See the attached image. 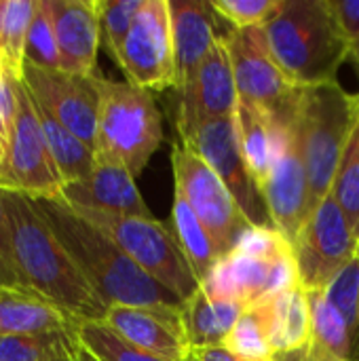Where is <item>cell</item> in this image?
<instances>
[{
	"instance_id": "1",
	"label": "cell",
	"mask_w": 359,
	"mask_h": 361,
	"mask_svg": "<svg viewBox=\"0 0 359 361\" xmlns=\"http://www.w3.org/2000/svg\"><path fill=\"white\" fill-rule=\"evenodd\" d=\"M32 201L108 309L154 307L182 311L186 300L144 273L108 235L85 220L61 197Z\"/></svg>"
},
{
	"instance_id": "2",
	"label": "cell",
	"mask_w": 359,
	"mask_h": 361,
	"mask_svg": "<svg viewBox=\"0 0 359 361\" xmlns=\"http://www.w3.org/2000/svg\"><path fill=\"white\" fill-rule=\"evenodd\" d=\"M13 226L15 260L25 288L76 322H104L108 307L83 277L32 197L2 188Z\"/></svg>"
},
{
	"instance_id": "3",
	"label": "cell",
	"mask_w": 359,
	"mask_h": 361,
	"mask_svg": "<svg viewBox=\"0 0 359 361\" xmlns=\"http://www.w3.org/2000/svg\"><path fill=\"white\" fill-rule=\"evenodd\" d=\"M271 51L296 87L336 82L351 44L339 27L328 0H286L264 25Z\"/></svg>"
},
{
	"instance_id": "4",
	"label": "cell",
	"mask_w": 359,
	"mask_h": 361,
	"mask_svg": "<svg viewBox=\"0 0 359 361\" xmlns=\"http://www.w3.org/2000/svg\"><path fill=\"white\" fill-rule=\"evenodd\" d=\"M296 286H300V277L294 245L271 226H252L201 283L209 298L235 300L245 309H254Z\"/></svg>"
},
{
	"instance_id": "5",
	"label": "cell",
	"mask_w": 359,
	"mask_h": 361,
	"mask_svg": "<svg viewBox=\"0 0 359 361\" xmlns=\"http://www.w3.org/2000/svg\"><path fill=\"white\" fill-rule=\"evenodd\" d=\"M358 112L359 95L347 93L339 82L300 87L296 91L294 114L309 176L311 209H315L332 190Z\"/></svg>"
},
{
	"instance_id": "6",
	"label": "cell",
	"mask_w": 359,
	"mask_h": 361,
	"mask_svg": "<svg viewBox=\"0 0 359 361\" xmlns=\"http://www.w3.org/2000/svg\"><path fill=\"white\" fill-rule=\"evenodd\" d=\"M99 118L95 152L127 167L138 178L163 142V116L150 91L99 74Z\"/></svg>"
},
{
	"instance_id": "7",
	"label": "cell",
	"mask_w": 359,
	"mask_h": 361,
	"mask_svg": "<svg viewBox=\"0 0 359 361\" xmlns=\"http://www.w3.org/2000/svg\"><path fill=\"white\" fill-rule=\"evenodd\" d=\"M76 212L108 235L144 273L178 294L182 300H188L201 288L176 239V233L157 218L118 216L95 209Z\"/></svg>"
},
{
	"instance_id": "8",
	"label": "cell",
	"mask_w": 359,
	"mask_h": 361,
	"mask_svg": "<svg viewBox=\"0 0 359 361\" xmlns=\"http://www.w3.org/2000/svg\"><path fill=\"white\" fill-rule=\"evenodd\" d=\"M171 169L176 190L184 195L201 224L207 228L220 258L231 254L241 237L254 226L237 205L233 192L216 171L182 142L171 148Z\"/></svg>"
},
{
	"instance_id": "9",
	"label": "cell",
	"mask_w": 359,
	"mask_h": 361,
	"mask_svg": "<svg viewBox=\"0 0 359 361\" xmlns=\"http://www.w3.org/2000/svg\"><path fill=\"white\" fill-rule=\"evenodd\" d=\"M224 44L231 57L239 102L271 116H284L296 97V87L277 63L264 27H229Z\"/></svg>"
},
{
	"instance_id": "10",
	"label": "cell",
	"mask_w": 359,
	"mask_h": 361,
	"mask_svg": "<svg viewBox=\"0 0 359 361\" xmlns=\"http://www.w3.org/2000/svg\"><path fill=\"white\" fill-rule=\"evenodd\" d=\"M292 245L307 292L326 290L359 254V237L332 195L313 209Z\"/></svg>"
},
{
	"instance_id": "11",
	"label": "cell",
	"mask_w": 359,
	"mask_h": 361,
	"mask_svg": "<svg viewBox=\"0 0 359 361\" xmlns=\"http://www.w3.org/2000/svg\"><path fill=\"white\" fill-rule=\"evenodd\" d=\"M178 133H180V142L188 150H193L199 159H203L216 171V176L226 184L237 205L241 207V212L254 226L275 228L269 218L264 199L260 190L256 188L252 173L248 169V163L241 150L237 114L218 118L199 127L178 129Z\"/></svg>"
},
{
	"instance_id": "12",
	"label": "cell",
	"mask_w": 359,
	"mask_h": 361,
	"mask_svg": "<svg viewBox=\"0 0 359 361\" xmlns=\"http://www.w3.org/2000/svg\"><path fill=\"white\" fill-rule=\"evenodd\" d=\"M127 82L146 91L176 89L169 0H144L116 59Z\"/></svg>"
},
{
	"instance_id": "13",
	"label": "cell",
	"mask_w": 359,
	"mask_h": 361,
	"mask_svg": "<svg viewBox=\"0 0 359 361\" xmlns=\"http://www.w3.org/2000/svg\"><path fill=\"white\" fill-rule=\"evenodd\" d=\"M99 74L78 76L61 70H49L23 63L21 82L30 95L49 110L68 131L95 150L97 118H99Z\"/></svg>"
},
{
	"instance_id": "14",
	"label": "cell",
	"mask_w": 359,
	"mask_h": 361,
	"mask_svg": "<svg viewBox=\"0 0 359 361\" xmlns=\"http://www.w3.org/2000/svg\"><path fill=\"white\" fill-rule=\"evenodd\" d=\"M296 99V97H294ZM262 199L273 226L284 233L292 243L307 224L311 209L309 176L303 159L300 133L296 125L294 104L281 116V144L269 184L262 190Z\"/></svg>"
},
{
	"instance_id": "15",
	"label": "cell",
	"mask_w": 359,
	"mask_h": 361,
	"mask_svg": "<svg viewBox=\"0 0 359 361\" xmlns=\"http://www.w3.org/2000/svg\"><path fill=\"white\" fill-rule=\"evenodd\" d=\"M17 125L8 154V169L2 188L23 192L32 199H53L61 195L63 180L51 157L44 133L40 129L34 99L28 87L17 85Z\"/></svg>"
},
{
	"instance_id": "16",
	"label": "cell",
	"mask_w": 359,
	"mask_h": 361,
	"mask_svg": "<svg viewBox=\"0 0 359 361\" xmlns=\"http://www.w3.org/2000/svg\"><path fill=\"white\" fill-rule=\"evenodd\" d=\"M178 93V129L199 127L237 114L239 93L233 76L231 57L224 44V36L218 38L212 53L201 61L197 72Z\"/></svg>"
},
{
	"instance_id": "17",
	"label": "cell",
	"mask_w": 359,
	"mask_h": 361,
	"mask_svg": "<svg viewBox=\"0 0 359 361\" xmlns=\"http://www.w3.org/2000/svg\"><path fill=\"white\" fill-rule=\"evenodd\" d=\"M59 197L76 209L154 218L135 186V178L127 171V167L99 152H95L91 173L85 180L63 184Z\"/></svg>"
},
{
	"instance_id": "18",
	"label": "cell",
	"mask_w": 359,
	"mask_h": 361,
	"mask_svg": "<svg viewBox=\"0 0 359 361\" xmlns=\"http://www.w3.org/2000/svg\"><path fill=\"white\" fill-rule=\"evenodd\" d=\"M57 38L59 70L78 76L97 74L102 42L97 0H49Z\"/></svg>"
},
{
	"instance_id": "19",
	"label": "cell",
	"mask_w": 359,
	"mask_h": 361,
	"mask_svg": "<svg viewBox=\"0 0 359 361\" xmlns=\"http://www.w3.org/2000/svg\"><path fill=\"white\" fill-rule=\"evenodd\" d=\"M104 324L127 343L167 360L190 357L182 311L154 307H110Z\"/></svg>"
},
{
	"instance_id": "20",
	"label": "cell",
	"mask_w": 359,
	"mask_h": 361,
	"mask_svg": "<svg viewBox=\"0 0 359 361\" xmlns=\"http://www.w3.org/2000/svg\"><path fill=\"white\" fill-rule=\"evenodd\" d=\"M169 13L176 57V89L180 91L197 72L201 61L212 53L218 38L226 32L218 30L220 17L212 2L169 0Z\"/></svg>"
},
{
	"instance_id": "21",
	"label": "cell",
	"mask_w": 359,
	"mask_h": 361,
	"mask_svg": "<svg viewBox=\"0 0 359 361\" xmlns=\"http://www.w3.org/2000/svg\"><path fill=\"white\" fill-rule=\"evenodd\" d=\"M254 309L260 313L264 334L275 357L311 345V300L303 286L286 290Z\"/></svg>"
},
{
	"instance_id": "22",
	"label": "cell",
	"mask_w": 359,
	"mask_h": 361,
	"mask_svg": "<svg viewBox=\"0 0 359 361\" xmlns=\"http://www.w3.org/2000/svg\"><path fill=\"white\" fill-rule=\"evenodd\" d=\"M237 125L241 137V150L252 173L256 188L262 190L269 184L281 144V116H271L258 108L239 102Z\"/></svg>"
},
{
	"instance_id": "23",
	"label": "cell",
	"mask_w": 359,
	"mask_h": 361,
	"mask_svg": "<svg viewBox=\"0 0 359 361\" xmlns=\"http://www.w3.org/2000/svg\"><path fill=\"white\" fill-rule=\"evenodd\" d=\"M248 309L235 300H214L199 288L182 307V324L190 349L220 347Z\"/></svg>"
},
{
	"instance_id": "24",
	"label": "cell",
	"mask_w": 359,
	"mask_h": 361,
	"mask_svg": "<svg viewBox=\"0 0 359 361\" xmlns=\"http://www.w3.org/2000/svg\"><path fill=\"white\" fill-rule=\"evenodd\" d=\"M74 324L76 319L30 290H0V336L61 332Z\"/></svg>"
},
{
	"instance_id": "25",
	"label": "cell",
	"mask_w": 359,
	"mask_h": 361,
	"mask_svg": "<svg viewBox=\"0 0 359 361\" xmlns=\"http://www.w3.org/2000/svg\"><path fill=\"white\" fill-rule=\"evenodd\" d=\"M34 99V97H32ZM36 116L40 123V129L44 133L47 146L51 150V157L61 173L63 184L85 180L95 163V150L89 148L85 142H80L72 131H68L49 110H44L34 99Z\"/></svg>"
},
{
	"instance_id": "26",
	"label": "cell",
	"mask_w": 359,
	"mask_h": 361,
	"mask_svg": "<svg viewBox=\"0 0 359 361\" xmlns=\"http://www.w3.org/2000/svg\"><path fill=\"white\" fill-rule=\"evenodd\" d=\"M171 218H174L176 239H178V243H180V247L201 286L209 277L214 267L218 264L220 254H218L207 228L201 224V220L197 218V214L193 212V207L188 205L184 195L178 190H174Z\"/></svg>"
},
{
	"instance_id": "27",
	"label": "cell",
	"mask_w": 359,
	"mask_h": 361,
	"mask_svg": "<svg viewBox=\"0 0 359 361\" xmlns=\"http://www.w3.org/2000/svg\"><path fill=\"white\" fill-rule=\"evenodd\" d=\"M36 0H0V61L21 78Z\"/></svg>"
},
{
	"instance_id": "28",
	"label": "cell",
	"mask_w": 359,
	"mask_h": 361,
	"mask_svg": "<svg viewBox=\"0 0 359 361\" xmlns=\"http://www.w3.org/2000/svg\"><path fill=\"white\" fill-rule=\"evenodd\" d=\"M78 347L76 324L61 332L0 336V361H51L76 353Z\"/></svg>"
},
{
	"instance_id": "29",
	"label": "cell",
	"mask_w": 359,
	"mask_h": 361,
	"mask_svg": "<svg viewBox=\"0 0 359 361\" xmlns=\"http://www.w3.org/2000/svg\"><path fill=\"white\" fill-rule=\"evenodd\" d=\"M76 338L85 351L99 361H176L127 343L104 322H76ZM182 361H195V357L190 353V357Z\"/></svg>"
},
{
	"instance_id": "30",
	"label": "cell",
	"mask_w": 359,
	"mask_h": 361,
	"mask_svg": "<svg viewBox=\"0 0 359 361\" xmlns=\"http://www.w3.org/2000/svg\"><path fill=\"white\" fill-rule=\"evenodd\" d=\"M309 300H311V322H313L311 343H315L336 360L355 361L353 336L345 317L328 302L324 292H309Z\"/></svg>"
},
{
	"instance_id": "31",
	"label": "cell",
	"mask_w": 359,
	"mask_h": 361,
	"mask_svg": "<svg viewBox=\"0 0 359 361\" xmlns=\"http://www.w3.org/2000/svg\"><path fill=\"white\" fill-rule=\"evenodd\" d=\"M330 195L347 216L353 233L359 237V112L347 146L343 150Z\"/></svg>"
},
{
	"instance_id": "32",
	"label": "cell",
	"mask_w": 359,
	"mask_h": 361,
	"mask_svg": "<svg viewBox=\"0 0 359 361\" xmlns=\"http://www.w3.org/2000/svg\"><path fill=\"white\" fill-rule=\"evenodd\" d=\"M25 61L59 70V53H57V38L53 27V15L49 0H36L34 17L28 32V44H25Z\"/></svg>"
},
{
	"instance_id": "33",
	"label": "cell",
	"mask_w": 359,
	"mask_h": 361,
	"mask_svg": "<svg viewBox=\"0 0 359 361\" xmlns=\"http://www.w3.org/2000/svg\"><path fill=\"white\" fill-rule=\"evenodd\" d=\"M222 347L245 361H275V353L267 341L264 326L256 309H248L241 315Z\"/></svg>"
},
{
	"instance_id": "34",
	"label": "cell",
	"mask_w": 359,
	"mask_h": 361,
	"mask_svg": "<svg viewBox=\"0 0 359 361\" xmlns=\"http://www.w3.org/2000/svg\"><path fill=\"white\" fill-rule=\"evenodd\" d=\"M99 2V23H102V40L116 61L121 57L127 34L140 13L144 0H97Z\"/></svg>"
},
{
	"instance_id": "35",
	"label": "cell",
	"mask_w": 359,
	"mask_h": 361,
	"mask_svg": "<svg viewBox=\"0 0 359 361\" xmlns=\"http://www.w3.org/2000/svg\"><path fill=\"white\" fill-rule=\"evenodd\" d=\"M286 0H212L214 11L235 30L264 27L284 8Z\"/></svg>"
},
{
	"instance_id": "36",
	"label": "cell",
	"mask_w": 359,
	"mask_h": 361,
	"mask_svg": "<svg viewBox=\"0 0 359 361\" xmlns=\"http://www.w3.org/2000/svg\"><path fill=\"white\" fill-rule=\"evenodd\" d=\"M17 85L19 78L11 72V68L4 61H0V188L6 178L8 154L15 135V125H17V110H19Z\"/></svg>"
},
{
	"instance_id": "37",
	"label": "cell",
	"mask_w": 359,
	"mask_h": 361,
	"mask_svg": "<svg viewBox=\"0 0 359 361\" xmlns=\"http://www.w3.org/2000/svg\"><path fill=\"white\" fill-rule=\"evenodd\" d=\"M0 290H28L15 260L13 226L4 209L2 188H0Z\"/></svg>"
},
{
	"instance_id": "38",
	"label": "cell",
	"mask_w": 359,
	"mask_h": 361,
	"mask_svg": "<svg viewBox=\"0 0 359 361\" xmlns=\"http://www.w3.org/2000/svg\"><path fill=\"white\" fill-rule=\"evenodd\" d=\"M328 6L349 44L359 38V0H328Z\"/></svg>"
},
{
	"instance_id": "39",
	"label": "cell",
	"mask_w": 359,
	"mask_h": 361,
	"mask_svg": "<svg viewBox=\"0 0 359 361\" xmlns=\"http://www.w3.org/2000/svg\"><path fill=\"white\" fill-rule=\"evenodd\" d=\"M275 361H341L334 355H330L328 351H324L322 347H317L315 343H311L309 347L294 351V353H286V355H277Z\"/></svg>"
},
{
	"instance_id": "40",
	"label": "cell",
	"mask_w": 359,
	"mask_h": 361,
	"mask_svg": "<svg viewBox=\"0 0 359 361\" xmlns=\"http://www.w3.org/2000/svg\"><path fill=\"white\" fill-rule=\"evenodd\" d=\"M195 361H245L231 353L226 347H205V349H193Z\"/></svg>"
},
{
	"instance_id": "41",
	"label": "cell",
	"mask_w": 359,
	"mask_h": 361,
	"mask_svg": "<svg viewBox=\"0 0 359 361\" xmlns=\"http://www.w3.org/2000/svg\"><path fill=\"white\" fill-rule=\"evenodd\" d=\"M76 360L78 361H99V360H95L89 351H85L83 347H78V351H76Z\"/></svg>"
},
{
	"instance_id": "42",
	"label": "cell",
	"mask_w": 359,
	"mask_h": 361,
	"mask_svg": "<svg viewBox=\"0 0 359 361\" xmlns=\"http://www.w3.org/2000/svg\"><path fill=\"white\" fill-rule=\"evenodd\" d=\"M351 57L355 59V63L359 66V38L353 42V44H351Z\"/></svg>"
},
{
	"instance_id": "43",
	"label": "cell",
	"mask_w": 359,
	"mask_h": 361,
	"mask_svg": "<svg viewBox=\"0 0 359 361\" xmlns=\"http://www.w3.org/2000/svg\"><path fill=\"white\" fill-rule=\"evenodd\" d=\"M51 361H78L76 360V353H70V355H61V357H55Z\"/></svg>"
}]
</instances>
